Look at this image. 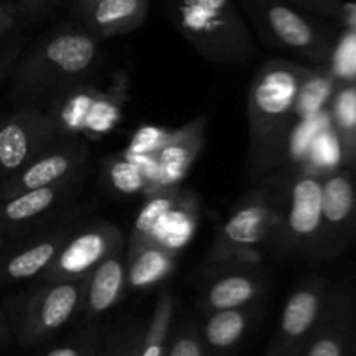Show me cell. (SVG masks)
Here are the masks:
<instances>
[{
	"label": "cell",
	"instance_id": "1",
	"mask_svg": "<svg viewBox=\"0 0 356 356\" xmlns=\"http://www.w3.org/2000/svg\"><path fill=\"white\" fill-rule=\"evenodd\" d=\"M306 72L282 58L261 66L247 96L249 174L263 179L278 169L291 152L292 117Z\"/></svg>",
	"mask_w": 356,
	"mask_h": 356
},
{
	"label": "cell",
	"instance_id": "2",
	"mask_svg": "<svg viewBox=\"0 0 356 356\" xmlns=\"http://www.w3.org/2000/svg\"><path fill=\"white\" fill-rule=\"evenodd\" d=\"M99 58V38L87 30L49 31L21 52L10 79L17 106L44 110L58 94L89 80Z\"/></svg>",
	"mask_w": 356,
	"mask_h": 356
},
{
	"label": "cell",
	"instance_id": "3",
	"mask_svg": "<svg viewBox=\"0 0 356 356\" xmlns=\"http://www.w3.org/2000/svg\"><path fill=\"white\" fill-rule=\"evenodd\" d=\"M176 30L209 61L243 65L256 58L247 21L235 0H165Z\"/></svg>",
	"mask_w": 356,
	"mask_h": 356
},
{
	"label": "cell",
	"instance_id": "4",
	"mask_svg": "<svg viewBox=\"0 0 356 356\" xmlns=\"http://www.w3.org/2000/svg\"><path fill=\"white\" fill-rule=\"evenodd\" d=\"M282 221V190L277 177L261 179L243 193L216 233L211 264H261L259 247L268 245Z\"/></svg>",
	"mask_w": 356,
	"mask_h": 356
},
{
	"label": "cell",
	"instance_id": "5",
	"mask_svg": "<svg viewBox=\"0 0 356 356\" xmlns=\"http://www.w3.org/2000/svg\"><path fill=\"white\" fill-rule=\"evenodd\" d=\"M87 277L68 282H40L24 299L14 322V337L23 348H35L51 339L79 315L86 296Z\"/></svg>",
	"mask_w": 356,
	"mask_h": 356
},
{
	"label": "cell",
	"instance_id": "6",
	"mask_svg": "<svg viewBox=\"0 0 356 356\" xmlns=\"http://www.w3.org/2000/svg\"><path fill=\"white\" fill-rule=\"evenodd\" d=\"M124 245V233L113 222L97 219L80 226L79 229H72L38 280L68 282L89 277L97 264L115 252H120Z\"/></svg>",
	"mask_w": 356,
	"mask_h": 356
},
{
	"label": "cell",
	"instance_id": "7",
	"mask_svg": "<svg viewBox=\"0 0 356 356\" xmlns=\"http://www.w3.org/2000/svg\"><path fill=\"white\" fill-rule=\"evenodd\" d=\"M282 190V221L268 245L282 256L301 247L322 228V181L308 172L277 176Z\"/></svg>",
	"mask_w": 356,
	"mask_h": 356
},
{
	"label": "cell",
	"instance_id": "8",
	"mask_svg": "<svg viewBox=\"0 0 356 356\" xmlns=\"http://www.w3.org/2000/svg\"><path fill=\"white\" fill-rule=\"evenodd\" d=\"M89 159L86 138H59L26 165L0 179V200L80 176L86 172Z\"/></svg>",
	"mask_w": 356,
	"mask_h": 356
},
{
	"label": "cell",
	"instance_id": "9",
	"mask_svg": "<svg viewBox=\"0 0 356 356\" xmlns=\"http://www.w3.org/2000/svg\"><path fill=\"white\" fill-rule=\"evenodd\" d=\"M266 47L289 49L302 56L322 54L313 24L284 0H236Z\"/></svg>",
	"mask_w": 356,
	"mask_h": 356
},
{
	"label": "cell",
	"instance_id": "10",
	"mask_svg": "<svg viewBox=\"0 0 356 356\" xmlns=\"http://www.w3.org/2000/svg\"><path fill=\"white\" fill-rule=\"evenodd\" d=\"M59 138L54 122L42 108L17 106L0 117V179L26 165Z\"/></svg>",
	"mask_w": 356,
	"mask_h": 356
},
{
	"label": "cell",
	"instance_id": "11",
	"mask_svg": "<svg viewBox=\"0 0 356 356\" xmlns=\"http://www.w3.org/2000/svg\"><path fill=\"white\" fill-rule=\"evenodd\" d=\"M270 285V271L261 264H214L198 294L204 315L261 301Z\"/></svg>",
	"mask_w": 356,
	"mask_h": 356
},
{
	"label": "cell",
	"instance_id": "12",
	"mask_svg": "<svg viewBox=\"0 0 356 356\" xmlns=\"http://www.w3.org/2000/svg\"><path fill=\"white\" fill-rule=\"evenodd\" d=\"M83 174L0 200V235L17 238L44 221L79 191Z\"/></svg>",
	"mask_w": 356,
	"mask_h": 356
},
{
	"label": "cell",
	"instance_id": "13",
	"mask_svg": "<svg viewBox=\"0 0 356 356\" xmlns=\"http://www.w3.org/2000/svg\"><path fill=\"white\" fill-rule=\"evenodd\" d=\"M320 309H322V296L316 285L306 284L296 289L285 301L280 322L268 343L264 355H301L318 322Z\"/></svg>",
	"mask_w": 356,
	"mask_h": 356
},
{
	"label": "cell",
	"instance_id": "14",
	"mask_svg": "<svg viewBox=\"0 0 356 356\" xmlns=\"http://www.w3.org/2000/svg\"><path fill=\"white\" fill-rule=\"evenodd\" d=\"M73 226L54 228L47 233L23 240L7 242L0 249V287L38 278L51 264Z\"/></svg>",
	"mask_w": 356,
	"mask_h": 356
},
{
	"label": "cell",
	"instance_id": "15",
	"mask_svg": "<svg viewBox=\"0 0 356 356\" xmlns=\"http://www.w3.org/2000/svg\"><path fill=\"white\" fill-rule=\"evenodd\" d=\"M205 129H207V117L202 115L184 124L183 127L170 131L167 141L156 153L159 174L148 195L162 188L179 186L181 181L193 167L198 153L202 152L205 143Z\"/></svg>",
	"mask_w": 356,
	"mask_h": 356
},
{
	"label": "cell",
	"instance_id": "16",
	"mask_svg": "<svg viewBox=\"0 0 356 356\" xmlns=\"http://www.w3.org/2000/svg\"><path fill=\"white\" fill-rule=\"evenodd\" d=\"M125 289H127V264L120 250L97 264L87 277L86 296L80 309L83 322H96L101 315L113 309L124 298Z\"/></svg>",
	"mask_w": 356,
	"mask_h": 356
},
{
	"label": "cell",
	"instance_id": "17",
	"mask_svg": "<svg viewBox=\"0 0 356 356\" xmlns=\"http://www.w3.org/2000/svg\"><path fill=\"white\" fill-rule=\"evenodd\" d=\"M148 10V0H97L76 19L94 37L111 38L141 28Z\"/></svg>",
	"mask_w": 356,
	"mask_h": 356
},
{
	"label": "cell",
	"instance_id": "18",
	"mask_svg": "<svg viewBox=\"0 0 356 356\" xmlns=\"http://www.w3.org/2000/svg\"><path fill=\"white\" fill-rule=\"evenodd\" d=\"M177 254L155 240L127 242V289L148 291L163 284L176 270Z\"/></svg>",
	"mask_w": 356,
	"mask_h": 356
},
{
	"label": "cell",
	"instance_id": "19",
	"mask_svg": "<svg viewBox=\"0 0 356 356\" xmlns=\"http://www.w3.org/2000/svg\"><path fill=\"white\" fill-rule=\"evenodd\" d=\"M259 302L261 301H256L252 305L238 306V308L218 309L205 315L202 334H204L209 355L228 353L242 343L256 320L261 306Z\"/></svg>",
	"mask_w": 356,
	"mask_h": 356
},
{
	"label": "cell",
	"instance_id": "20",
	"mask_svg": "<svg viewBox=\"0 0 356 356\" xmlns=\"http://www.w3.org/2000/svg\"><path fill=\"white\" fill-rule=\"evenodd\" d=\"M101 90L103 87H99L97 83L83 80V82L63 90L44 108L51 120L54 122L61 138H80L83 134L90 108Z\"/></svg>",
	"mask_w": 356,
	"mask_h": 356
},
{
	"label": "cell",
	"instance_id": "21",
	"mask_svg": "<svg viewBox=\"0 0 356 356\" xmlns=\"http://www.w3.org/2000/svg\"><path fill=\"white\" fill-rule=\"evenodd\" d=\"M198 216H200L198 198L195 197L193 191L181 188L179 197L160 219L152 240L177 254L193 238L197 232Z\"/></svg>",
	"mask_w": 356,
	"mask_h": 356
},
{
	"label": "cell",
	"instance_id": "22",
	"mask_svg": "<svg viewBox=\"0 0 356 356\" xmlns=\"http://www.w3.org/2000/svg\"><path fill=\"white\" fill-rule=\"evenodd\" d=\"M129 101V75L118 72L111 80L110 87L103 89L94 101L90 113L86 120L82 138L99 139L113 131L115 125L122 120L124 108Z\"/></svg>",
	"mask_w": 356,
	"mask_h": 356
},
{
	"label": "cell",
	"instance_id": "23",
	"mask_svg": "<svg viewBox=\"0 0 356 356\" xmlns=\"http://www.w3.org/2000/svg\"><path fill=\"white\" fill-rule=\"evenodd\" d=\"M174 318H176V298L170 289H162L156 298L152 318L146 325L139 356H165Z\"/></svg>",
	"mask_w": 356,
	"mask_h": 356
},
{
	"label": "cell",
	"instance_id": "24",
	"mask_svg": "<svg viewBox=\"0 0 356 356\" xmlns=\"http://www.w3.org/2000/svg\"><path fill=\"white\" fill-rule=\"evenodd\" d=\"M181 186L162 188L148 195L146 204L139 209L138 216L132 225L129 242H141V240H152L155 228L159 226L160 219L163 218L167 211L174 205V202L179 197Z\"/></svg>",
	"mask_w": 356,
	"mask_h": 356
},
{
	"label": "cell",
	"instance_id": "25",
	"mask_svg": "<svg viewBox=\"0 0 356 356\" xmlns=\"http://www.w3.org/2000/svg\"><path fill=\"white\" fill-rule=\"evenodd\" d=\"M103 177L108 186L122 195L139 193L148 188V177L129 153L110 156L103 163Z\"/></svg>",
	"mask_w": 356,
	"mask_h": 356
},
{
	"label": "cell",
	"instance_id": "26",
	"mask_svg": "<svg viewBox=\"0 0 356 356\" xmlns=\"http://www.w3.org/2000/svg\"><path fill=\"white\" fill-rule=\"evenodd\" d=\"M353 204V186L348 177L332 176L322 183V222L339 225L350 216Z\"/></svg>",
	"mask_w": 356,
	"mask_h": 356
},
{
	"label": "cell",
	"instance_id": "27",
	"mask_svg": "<svg viewBox=\"0 0 356 356\" xmlns=\"http://www.w3.org/2000/svg\"><path fill=\"white\" fill-rule=\"evenodd\" d=\"M87 325L80 327L72 332L56 346L47 348L45 356H99L103 355L104 330L99 329L94 322H86Z\"/></svg>",
	"mask_w": 356,
	"mask_h": 356
},
{
	"label": "cell",
	"instance_id": "28",
	"mask_svg": "<svg viewBox=\"0 0 356 356\" xmlns=\"http://www.w3.org/2000/svg\"><path fill=\"white\" fill-rule=\"evenodd\" d=\"M209 355L205 346L202 325L197 320L183 318L172 325L169 341H167L165 356H205Z\"/></svg>",
	"mask_w": 356,
	"mask_h": 356
},
{
	"label": "cell",
	"instance_id": "29",
	"mask_svg": "<svg viewBox=\"0 0 356 356\" xmlns=\"http://www.w3.org/2000/svg\"><path fill=\"white\" fill-rule=\"evenodd\" d=\"M146 327L136 320H127L120 323L117 329L104 332L103 355L111 356H136L141 353L143 339H145Z\"/></svg>",
	"mask_w": 356,
	"mask_h": 356
},
{
	"label": "cell",
	"instance_id": "30",
	"mask_svg": "<svg viewBox=\"0 0 356 356\" xmlns=\"http://www.w3.org/2000/svg\"><path fill=\"white\" fill-rule=\"evenodd\" d=\"M332 92V83L329 79L322 76H309L301 86L296 104V113L302 118L315 117L320 113V108L325 104Z\"/></svg>",
	"mask_w": 356,
	"mask_h": 356
},
{
	"label": "cell",
	"instance_id": "31",
	"mask_svg": "<svg viewBox=\"0 0 356 356\" xmlns=\"http://www.w3.org/2000/svg\"><path fill=\"white\" fill-rule=\"evenodd\" d=\"M170 131L160 127H153V125H145V127L138 129L132 136L131 143H129L125 152L132 153V155H149V153H159L163 143L169 138Z\"/></svg>",
	"mask_w": 356,
	"mask_h": 356
},
{
	"label": "cell",
	"instance_id": "32",
	"mask_svg": "<svg viewBox=\"0 0 356 356\" xmlns=\"http://www.w3.org/2000/svg\"><path fill=\"white\" fill-rule=\"evenodd\" d=\"M312 155L322 165H336L341 156L339 141L336 139V136H332L330 132H320L313 139Z\"/></svg>",
	"mask_w": 356,
	"mask_h": 356
},
{
	"label": "cell",
	"instance_id": "33",
	"mask_svg": "<svg viewBox=\"0 0 356 356\" xmlns=\"http://www.w3.org/2000/svg\"><path fill=\"white\" fill-rule=\"evenodd\" d=\"M336 122L343 131L356 127V89H346L337 96L334 106Z\"/></svg>",
	"mask_w": 356,
	"mask_h": 356
},
{
	"label": "cell",
	"instance_id": "34",
	"mask_svg": "<svg viewBox=\"0 0 356 356\" xmlns=\"http://www.w3.org/2000/svg\"><path fill=\"white\" fill-rule=\"evenodd\" d=\"M23 49V38H14V40H9L3 45H0V86L3 83V80L10 76V73H13L14 66H16Z\"/></svg>",
	"mask_w": 356,
	"mask_h": 356
},
{
	"label": "cell",
	"instance_id": "35",
	"mask_svg": "<svg viewBox=\"0 0 356 356\" xmlns=\"http://www.w3.org/2000/svg\"><path fill=\"white\" fill-rule=\"evenodd\" d=\"M336 70L348 76L356 72V37H348L336 54Z\"/></svg>",
	"mask_w": 356,
	"mask_h": 356
},
{
	"label": "cell",
	"instance_id": "36",
	"mask_svg": "<svg viewBox=\"0 0 356 356\" xmlns=\"http://www.w3.org/2000/svg\"><path fill=\"white\" fill-rule=\"evenodd\" d=\"M21 9L16 2L0 0V38L13 33L19 21Z\"/></svg>",
	"mask_w": 356,
	"mask_h": 356
},
{
	"label": "cell",
	"instance_id": "37",
	"mask_svg": "<svg viewBox=\"0 0 356 356\" xmlns=\"http://www.w3.org/2000/svg\"><path fill=\"white\" fill-rule=\"evenodd\" d=\"M70 2V0H24V2L17 3L21 9V14H33V16H38V14L49 13V10L56 9V7L63 6V3Z\"/></svg>",
	"mask_w": 356,
	"mask_h": 356
},
{
	"label": "cell",
	"instance_id": "38",
	"mask_svg": "<svg viewBox=\"0 0 356 356\" xmlns=\"http://www.w3.org/2000/svg\"><path fill=\"white\" fill-rule=\"evenodd\" d=\"M10 339H13V330H10L9 318H7L6 312H3L2 306H0V350L9 346Z\"/></svg>",
	"mask_w": 356,
	"mask_h": 356
},
{
	"label": "cell",
	"instance_id": "39",
	"mask_svg": "<svg viewBox=\"0 0 356 356\" xmlns=\"http://www.w3.org/2000/svg\"><path fill=\"white\" fill-rule=\"evenodd\" d=\"M94 2H97V0H70V3H72L73 16L80 17L87 9H89L90 6H92Z\"/></svg>",
	"mask_w": 356,
	"mask_h": 356
},
{
	"label": "cell",
	"instance_id": "40",
	"mask_svg": "<svg viewBox=\"0 0 356 356\" xmlns=\"http://www.w3.org/2000/svg\"><path fill=\"white\" fill-rule=\"evenodd\" d=\"M284 2L291 3V6H299V7H309V9H318L327 3V0H284Z\"/></svg>",
	"mask_w": 356,
	"mask_h": 356
},
{
	"label": "cell",
	"instance_id": "41",
	"mask_svg": "<svg viewBox=\"0 0 356 356\" xmlns=\"http://www.w3.org/2000/svg\"><path fill=\"white\" fill-rule=\"evenodd\" d=\"M10 240H13V238H9V236H3V235H0V249H2V247L6 245L7 242H10Z\"/></svg>",
	"mask_w": 356,
	"mask_h": 356
},
{
	"label": "cell",
	"instance_id": "42",
	"mask_svg": "<svg viewBox=\"0 0 356 356\" xmlns=\"http://www.w3.org/2000/svg\"><path fill=\"white\" fill-rule=\"evenodd\" d=\"M21 2H24V0H16V3H21Z\"/></svg>",
	"mask_w": 356,
	"mask_h": 356
}]
</instances>
